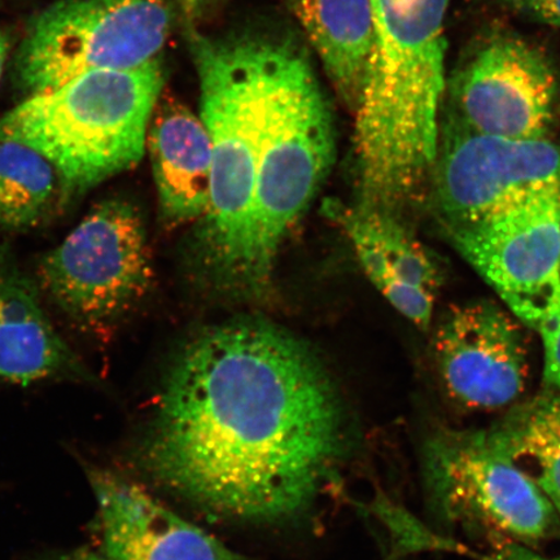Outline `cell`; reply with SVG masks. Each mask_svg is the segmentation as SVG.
Here are the masks:
<instances>
[{"label":"cell","mask_w":560,"mask_h":560,"mask_svg":"<svg viewBox=\"0 0 560 560\" xmlns=\"http://www.w3.org/2000/svg\"><path fill=\"white\" fill-rule=\"evenodd\" d=\"M352 452L345 405L317 357L269 322L241 319L180 350L140 460L209 515L282 525L312 513Z\"/></svg>","instance_id":"cell-1"},{"label":"cell","mask_w":560,"mask_h":560,"mask_svg":"<svg viewBox=\"0 0 560 560\" xmlns=\"http://www.w3.org/2000/svg\"><path fill=\"white\" fill-rule=\"evenodd\" d=\"M451 0H371L374 33L354 112L360 205L401 215L431 185L446 88Z\"/></svg>","instance_id":"cell-2"},{"label":"cell","mask_w":560,"mask_h":560,"mask_svg":"<svg viewBox=\"0 0 560 560\" xmlns=\"http://www.w3.org/2000/svg\"><path fill=\"white\" fill-rule=\"evenodd\" d=\"M268 35L192 33L200 120L212 147L209 206L196 249L215 289L248 299V250L265 121Z\"/></svg>","instance_id":"cell-3"},{"label":"cell","mask_w":560,"mask_h":560,"mask_svg":"<svg viewBox=\"0 0 560 560\" xmlns=\"http://www.w3.org/2000/svg\"><path fill=\"white\" fill-rule=\"evenodd\" d=\"M164 88L160 61L75 77L0 118V142L31 147L60 180V208L139 164Z\"/></svg>","instance_id":"cell-4"},{"label":"cell","mask_w":560,"mask_h":560,"mask_svg":"<svg viewBox=\"0 0 560 560\" xmlns=\"http://www.w3.org/2000/svg\"><path fill=\"white\" fill-rule=\"evenodd\" d=\"M335 151L331 105L310 56L291 38L269 37L249 235V299L270 291L280 247L330 173Z\"/></svg>","instance_id":"cell-5"},{"label":"cell","mask_w":560,"mask_h":560,"mask_svg":"<svg viewBox=\"0 0 560 560\" xmlns=\"http://www.w3.org/2000/svg\"><path fill=\"white\" fill-rule=\"evenodd\" d=\"M166 0H59L32 21L16 56L30 95L75 77L159 60L172 31Z\"/></svg>","instance_id":"cell-6"},{"label":"cell","mask_w":560,"mask_h":560,"mask_svg":"<svg viewBox=\"0 0 560 560\" xmlns=\"http://www.w3.org/2000/svg\"><path fill=\"white\" fill-rule=\"evenodd\" d=\"M40 289L83 330L105 334L150 289L151 258L139 209L122 198L90 210L39 264Z\"/></svg>","instance_id":"cell-7"},{"label":"cell","mask_w":560,"mask_h":560,"mask_svg":"<svg viewBox=\"0 0 560 560\" xmlns=\"http://www.w3.org/2000/svg\"><path fill=\"white\" fill-rule=\"evenodd\" d=\"M427 500L439 520L479 525L522 542L560 527L555 508L487 431L441 430L422 447Z\"/></svg>","instance_id":"cell-8"},{"label":"cell","mask_w":560,"mask_h":560,"mask_svg":"<svg viewBox=\"0 0 560 560\" xmlns=\"http://www.w3.org/2000/svg\"><path fill=\"white\" fill-rule=\"evenodd\" d=\"M560 179L475 225L452 231L459 254L510 312L540 330L560 312Z\"/></svg>","instance_id":"cell-9"},{"label":"cell","mask_w":560,"mask_h":560,"mask_svg":"<svg viewBox=\"0 0 560 560\" xmlns=\"http://www.w3.org/2000/svg\"><path fill=\"white\" fill-rule=\"evenodd\" d=\"M559 179L560 145L549 139L481 136L454 122L440 131L431 187L450 233L485 221Z\"/></svg>","instance_id":"cell-10"},{"label":"cell","mask_w":560,"mask_h":560,"mask_svg":"<svg viewBox=\"0 0 560 560\" xmlns=\"http://www.w3.org/2000/svg\"><path fill=\"white\" fill-rule=\"evenodd\" d=\"M454 124L476 135L548 139L556 120L558 82L545 56L525 42H488L453 82Z\"/></svg>","instance_id":"cell-11"},{"label":"cell","mask_w":560,"mask_h":560,"mask_svg":"<svg viewBox=\"0 0 560 560\" xmlns=\"http://www.w3.org/2000/svg\"><path fill=\"white\" fill-rule=\"evenodd\" d=\"M441 382L455 402L472 410L505 408L521 396L528 373L521 326L489 301L453 307L435 341Z\"/></svg>","instance_id":"cell-12"},{"label":"cell","mask_w":560,"mask_h":560,"mask_svg":"<svg viewBox=\"0 0 560 560\" xmlns=\"http://www.w3.org/2000/svg\"><path fill=\"white\" fill-rule=\"evenodd\" d=\"M90 481L108 560H245L135 482L96 470Z\"/></svg>","instance_id":"cell-13"},{"label":"cell","mask_w":560,"mask_h":560,"mask_svg":"<svg viewBox=\"0 0 560 560\" xmlns=\"http://www.w3.org/2000/svg\"><path fill=\"white\" fill-rule=\"evenodd\" d=\"M352 242L371 283L395 310L429 330L443 275L400 215L355 202L328 207Z\"/></svg>","instance_id":"cell-14"},{"label":"cell","mask_w":560,"mask_h":560,"mask_svg":"<svg viewBox=\"0 0 560 560\" xmlns=\"http://www.w3.org/2000/svg\"><path fill=\"white\" fill-rule=\"evenodd\" d=\"M94 377L42 306L37 285L0 245V384Z\"/></svg>","instance_id":"cell-15"},{"label":"cell","mask_w":560,"mask_h":560,"mask_svg":"<svg viewBox=\"0 0 560 560\" xmlns=\"http://www.w3.org/2000/svg\"><path fill=\"white\" fill-rule=\"evenodd\" d=\"M161 215L172 226L199 222L209 206L212 147L184 103L161 95L147 135Z\"/></svg>","instance_id":"cell-16"},{"label":"cell","mask_w":560,"mask_h":560,"mask_svg":"<svg viewBox=\"0 0 560 560\" xmlns=\"http://www.w3.org/2000/svg\"><path fill=\"white\" fill-rule=\"evenodd\" d=\"M290 3L336 93L354 114L373 45L371 0H290Z\"/></svg>","instance_id":"cell-17"},{"label":"cell","mask_w":560,"mask_h":560,"mask_svg":"<svg viewBox=\"0 0 560 560\" xmlns=\"http://www.w3.org/2000/svg\"><path fill=\"white\" fill-rule=\"evenodd\" d=\"M487 432L541 490L560 523V394L548 392L515 406Z\"/></svg>","instance_id":"cell-18"},{"label":"cell","mask_w":560,"mask_h":560,"mask_svg":"<svg viewBox=\"0 0 560 560\" xmlns=\"http://www.w3.org/2000/svg\"><path fill=\"white\" fill-rule=\"evenodd\" d=\"M60 208V180L50 161L31 147L0 142V228L24 233Z\"/></svg>","instance_id":"cell-19"},{"label":"cell","mask_w":560,"mask_h":560,"mask_svg":"<svg viewBox=\"0 0 560 560\" xmlns=\"http://www.w3.org/2000/svg\"><path fill=\"white\" fill-rule=\"evenodd\" d=\"M538 331L544 341V380L552 390L560 394V312Z\"/></svg>","instance_id":"cell-20"},{"label":"cell","mask_w":560,"mask_h":560,"mask_svg":"<svg viewBox=\"0 0 560 560\" xmlns=\"http://www.w3.org/2000/svg\"><path fill=\"white\" fill-rule=\"evenodd\" d=\"M516 11L560 30V0H505Z\"/></svg>","instance_id":"cell-21"},{"label":"cell","mask_w":560,"mask_h":560,"mask_svg":"<svg viewBox=\"0 0 560 560\" xmlns=\"http://www.w3.org/2000/svg\"><path fill=\"white\" fill-rule=\"evenodd\" d=\"M487 560H560V558H546L525 548L522 544H509Z\"/></svg>","instance_id":"cell-22"},{"label":"cell","mask_w":560,"mask_h":560,"mask_svg":"<svg viewBox=\"0 0 560 560\" xmlns=\"http://www.w3.org/2000/svg\"><path fill=\"white\" fill-rule=\"evenodd\" d=\"M182 9L188 13H196L207 5L209 0H178Z\"/></svg>","instance_id":"cell-23"},{"label":"cell","mask_w":560,"mask_h":560,"mask_svg":"<svg viewBox=\"0 0 560 560\" xmlns=\"http://www.w3.org/2000/svg\"><path fill=\"white\" fill-rule=\"evenodd\" d=\"M68 560H108L104 556L93 555V552H77V555L69 557Z\"/></svg>","instance_id":"cell-24"},{"label":"cell","mask_w":560,"mask_h":560,"mask_svg":"<svg viewBox=\"0 0 560 560\" xmlns=\"http://www.w3.org/2000/svg\"><path fill=\"white\" fill-rule=\"evenodd\" d=\"M7 58V39L3 33H0V77H2L4 62Z\"/></svg>","instance_id":"cell-25"},{"label":"cell","mask_w":560,"mask_h":560,"mask_svg":"<svg viewBox=\"0 0 560 560\" xmlns=\"http://www.w3.org/2000/svg\"><path fill=\"white\" fill-rule=\"evenodd\" d=\"M559 234H560V187H559Z\"/></svg>","instance_id":"cell-26"},{"label":"cell","mask_w":560,"mask_h":560,"mask_svg":"<svg viewBox=\"0 0 560 560\" xmlns=\"http://www.w3.org/2000/svg\"><path fill=\"white\" fill-rule=\"evenodd\" d=\"M65 560H67V559H65Z\"/></svg>","instance_id":"cell-27"}]
</instances>
